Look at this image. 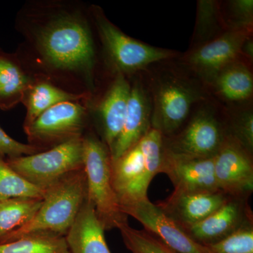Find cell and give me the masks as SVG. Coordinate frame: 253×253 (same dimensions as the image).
Returning a JSON list of instances; mask_svg holds the SVG:
<instances>
[{
    "mask_svg": "<svg viewBox=\"0 0 253 253\" xmlns=\"http://www.w3.org/2000/svg\"><path fill=\"white\" fill-rule=\"evenodd\" d=\"M16 28L23 41L15 54L33 77L89 101L97 95L99 56L90 6L30 1L18 11Z\"/></svg>",
    "mask_w": 253,
    "mask_h": 253,
    "instance_id": "cell-1",
    "label": "cell"
},
{
    "mask_svg": "<svg viewBox=\"0 0 253 253\" xmlns=\"http://www.w3.org/2000/svg\"><path fill=\"white\" fill-rule=\"evenodd\" d=\"M44 191L41 208L33 219L6 236L0 244L11 242L33 233H51L66 236L86 200L84 168L63 176Z\"/></svg>",
    "mask_w": 253,
    "mask_h": 253,
    "instance_id": "cell-2",
    "label": "cell"
},
{
    "mask_svg": "<svg viewBox=\"0 0 253 253\" xmlns=\"http://www.w3.org/2000/svg\"><path fill=\"white\" fill-rule=\"evenodd\" d=\"M148 90L152 106L151 128L163 137L177 133L194 105L207 98L206 89L199 83L169 70L154 76Z\"/></svg>",
    "mask_w": 253,
    "mask_h": 253,
    "instance_id": "cell-3",
    "label": "cell"
},
{
    "mask_svg": "<svg viewBox=\"0 0 253 253\" xmlns=\"http://www.w3.org/2000/svg\"><path fill=\"white\" fill-rule=\"evenodd\" d=\"M90 9L104 61L113 76L121 73L128 77L154 63L178 56L173 50L149 45L126 36L99 6L90 5Z\"/></svg>",
    "mask_w": 253,
    "mask_h": 253,
    "instance_id": "cell-4",
    "label": "cell"
},
{
    "mask_svg": "<svg viewBox=\"0 0 253 253\" xmlns=\"http://www.w3.org/2000/svg\"><path fill=\"white\" fill-rule=\"evenodd\" d=\"M84 169L86 179V199L104 230L117 229L127 221L121 211L111 178V158L104 141L90 126L83 135Z\"/></svg>",
    "mask_w": 253,
    "mask_h": 253,
    "instance_id": "cell-5",
    "label": "cell"
},
{
    "mask_svg": "<svg viewBox=\"0 0 253 253\" xmlns=\"http://www.w3.org/2000/svg\"><path fill=\"white\" fill-rule=\"evenodd\" d=\"M6 161L23 179L44 191L69 173L84 168L83 136L38 154L6 158Z\"/></svg>",
    "mask_w": 253,
    "mask_h": 253,
    "instance_id": "cell-6",
    "label": "cell"
},
{
    "mask_svg": "<svg viewBox=\"0 0 253 253\" xmlns=\"http://www.w3.org/2000/svg\"><path fill=\"white\" fill-rule=\"evenodd\" d=\"M91 124L86 103L68 101L47 110L23 130L28 144L44 151L83 137Z\"/></svg>",
    "mask_w": 253,
    "mask_h": 253,
    "instance_id": "cell-7",
    "label": "cell"
},
{
    "mask_svg": "<svg viewBox=\"0 0 253 253\" xmlns=\"http://www.w3.org/2000/svg\"><path fill=\"white\" fill-rule=\"evenodd\" d=\"M227 136L225 121L210 106L195 113L184 129L163 137V149L174 156L212 158L217 154Z\"/></svg>",
    "mask_w": 253,
    "mask_h": 253,
    "instance_id": "cell-8",
    "label": "cell"
},
{
    "mask_svg": "<svg viewBox=\"0 0 253 253\" xmlns=\"http://www.w3.org/2000/svg\"><path fill=\"white\" fill-rule=\"evenodd\" d=\"M251 36V29L227 30L214 41L189 50L183 63L206 86L221 69L241 57L243 43Z\"/></svg>",
    "mask_w": 253,
    "mask_h": 253,
    "instance_id": "cell-9",
    "label": "cell"
},
{
    "mask_svg": "<svg viewBox=\"0 0 253 253\" xmlns=\"http://www.w3.org/2000/svg\"><path fill=\"white\" fill-rule=\"evenodd\" d=\"M106 90L86 104L91 123L99 129L101 140L109 151L122 130L130 93L131 83L128 77L116 73Z\"/></svg>",
    "mask_w": 253,
    "mask_h": 253,
    "instance_id": "cell-10",
    "label": "cell"
},
{
    "mask_svg": "<svg viewBox=\"0 0 253 253\" xmlns=\"http://www.w3.org/2000/svg\"><path fill=\"white\" fill-rule=\"evenodd\" d=\"M126 216H131L159 238L176 253H212L207 246L191 237L180 226L168 217L157 205L146 198L121 208Z\"/></svg>",
    "mask_w": 253,
    "mask_h": 253,
    "instance_id": "cell-11",
    "label": "cell"
},
{
    "mask_svg": "<svg viewBox=\"0 0 253 253\" xmlns=\"http://www.w3.org/2000/svg\"><path fill=\"white\" fill-rule=\"evenodd\" d=\"M214 176L229 196H249L253 189V154L230 136L214 157Z\"/></svg>",
    "mask_w": 253,
    "mask_h": 253,
    "instance_id": "cell-12",
    "label": "cell"
},
{
    "mask_svg": "<svg viewBox=\"0 0 253 253\" xmlns=\"http://www.w3.org/2000/svg\"><path fill=\"white\" fill-rule=\"evenodd\" d=\"M160 173H164L169 177L175 192L220 191L214 176V157H182L169 154L163 149Z\"/></svg>",
    "mask_w": 253,
    "mask_h": 253,
    "instance_id": "cell-13",
    "label": "cell"
},
{
    "mask_svg": "<svg viewBox=\"0 0 253 253\" xmlns=\"http://www.w3.org/2000/svg\"><path fill=\"white\" fill-rule=\"evenodd\" d=\"M248 196H230L217 211L197 224L182 228L200 244H214L238 230L250 221L253 214Z\"/></svg>",
    "mask_w": 253,
    "mask_h": 253,
    "instance_id": "cell-14",
    "label": "cell"
},
{
    "mask_svg": "<svg viewBox=\"0 0 253 253\" xmlns=\"http://www.w3.org/2000/svg\"><path fill=\"white\" fill-rule=\"evenodd\" d=\"M151 96L140 80L131 83L130 93L122 130L110 151L111 161L137 144L151 128Z\"/></svg>",
    "mask_w": 253,
    "mask_h": 253,
    "instance_id": "cell-15",
    "label": "cell"
},
{
    "mask_svg": "<svg viewBox=\"0 0 253 253\" xmlns=\"http://www.w3.org/2000/svg\"><path fill=\"white\" fill-rule=\"evenodd\" d=\"M223 191L172 193L158 203L163 212L181 228L194 225L211 215L229 199Z\"/></svg>",
    "mask_w": 253,
    "mask_h": 253,
    "instance_id": "cell-16",
    "label": "cell"
},
{
    "mask_svg": "<svg viewBox=\"0 0 253 253\" xmlns=\"http://www.w3.org/2000/svg\"><path fill=\"white\" fill-rule=\"evenodd\" d=\"M251 63L242 56L221 69L206 86L219 99L231 104H244L252 98L253 76Z\"/></svg>",
    "mask_w": 253,
    "mask_h": 253,
    "instance_id": "cell-17",
    "label": "cell"
},
{
    "mask_svg": "<svg viewBox=\"0 0 253 253\" xmlns=\"http://www.w3.org/2000/svg\"><path fill=\"white\" fill-rule=\"evenodd\" d=\"M104 229L93 205L86 199L65 238L71 253H111Z\"/></svg>",
    "mask_w": 253,
    "mask_h": 253,
    "instance_id": "cell-18",
    "label": "cell"
},
{
    "mask_svg": "<svg viewBox=\"0 0 253 253\" xmlns=\"http://www.w3.org/2000/svg\"><path fill=\"white\" fill-rule=\"evenodd\" d=\"M34 80L15 53L0 49V109L9 111L21 104Z\"/></svg>",
    "mask_w": 253,
    "mask_h": 253,
    "instance_id": "cell-19",
    "label": "cell"
},
{
    "mask_svg": "<svg viewBox=\"0 0 253 253\" xmlns=\"http://www.w3.org/2000/svg\"><path fill=\"white\" fill-rule=\"evenodd\" d=\"M163 136L151 128L139 141L144 158V169L139 179L119 200L120 206H126L148 198L147 191L151 181L161 171L163 158Z\"/></svg>",
    "mask_w": 253,
    "mask_h": 253,
    "instance_id": "cell-20",
    "label": "cell"
},
{
    "mask_svg": "<svg viewBox=\"0 0 253 253\" xmlns=\"http://www.w3.org/2000/svg\"><path fill=\"white\" fill-rule=\"evenodd\" d=\"M68 101H81L87 104L89 99L86 96L68 92L50 82L35 78L21 102L26 108L23 129L53 106Z\"/></svg>",
    "mask_w": 253,
    "mask_h": 253,
    "instance_id": "cell-21",
    "label": "cell"
},
{
    "mask_svg": "<svg viewBox=\"0 0 253 253\" xmlns=\"http://www.w3.org/2000/svg\"><path fill=\"white\" fill-rule=\"evenodd\" d=\"M227 30L221 10V1L199 0L194 34L189 50L214 41Z\"/></svg>",
    "mask_w": 253,
    "mask_h": 253,
    "instance_id": "cell-22",
    "label": "cell"
},
{
    "mask_svg": "<svg viewBox=\"0 0 253 253\" xmlns=\"http://www.w3.org/2000/svg\"><path fill=\"white\" fill-rule=\"evenodd\" d=\"M42 199L14 198L0 201V242L33 219Z\"/></svg>",
    "mask_w": 253,
    "mask_h": 253,
    "instance_id": "cell-23",
    "label": "cell"
},
{
    "mask_svg": "<svg viewBox=\"0 0 253 253\" xmlns=\"http://www.w3.org/2000/svg\"><path fill=\"white\" fill-rule=\"evenodd\" d=\"M144 169V158L139 142L111 161L112 184L118 201L135 184Z\"/></svg>",
    "mask_w": 253,
    "mask_h": 253,
    "instance_id": "cell-24",
    "label": "cell"
},
{
    "mask_svg": "<svg viewBox=\"0 0 253 253\" xmlns=\"http://www.w3.org/2000/svg\"><path fill=\"white\" fill-rule=\"evenodd\" d=\"M0 253H71L65 236L33 233L11 242L0 244Z\"/></svg>",
    "mask_w": 253,
    "mask_h": 253,
    "instance_id": "cell-25",
    "label": "cell"
},
{
    "mask_svg": "<svg viewBox=\"0 0 253 253\" xmlns=\"http://www.w3.org/2000/svg\"><path fill=\"white\" fill-rule=\"evenodd\" d=\"M43 190L33 186L17 174L0 156V201L14 198H44Z\"/></svg>",
    "mask_w": 253,
    "mask_h": 253,
    "instance_id": "cell-26",
    "label": "cell"
},
{
    "mask_svg": "<svg viewBox=\"0 0 253 253\" xmlns=\"http://www.w3.org/2000/svg\"><path fill=\"white\" fill-rule=\"evenodd\" d=\"M123 242L131 253H176L149 231L131 227L128 221L118 226Z\"/></svg>",
    "mask_w": 253,
    "mask_h": 253,
    "instance_id": "cell-27",
    "label": "cell"
},
{
    "mask_svg": "<svg viewBox=\"0 0 253 253\" xmlns=\"http://www.w3.org/2000/svg\"><path fill=\"white\" fill-rule=\"evenodd\" d=\"M225 121L227 135L253 154V111L250 105L233 109Z\"/></svg>",
    "mask_w": 253,
    "mask_h": 253,
    "instance_id": "cell-28",
    "label": "cell"
},
{
    "mask_svg": "<svg viewBox=\"0 0 253 253\" xmlns=\"http://www.w3.org/2000/svg\"><path fill=\"white\" fill-rule=\"evenodd\" d=\"M212 253H253V221L214 244L207 245Z\"/></svg>",
    "mask_w": 253,
    "mask_h": 253,
    "instance_id": "cell-29",
    "label": "cell"
},
{
    "mask_svg": "<svg viewBox=\"0 0 253 253\" xmlns=\"http://www.w3.org/2000/svg\"><path fill=\"white\" fill-rule=\"evenodd\" d=\"M221 10L228 30H253V0H231L225 4L221 3Z\"/></svg>",
    "mask_w": 253,
    "mask_h": 253,
    "instance_id": "cell-30",
    "label": "cell"
},
{
    "mask_svg": "<svg viewBox=\"0 0 253 253\" xmlns=\"http://www.w3.org/2000/svg\"><path fill=\"white\" fill-rule=\"evenodd\" d=\"M41 152V150L29 144H23L8 135L0 126V156L6 158L30 156Z\"/></svg>",
    "mask_w": 253,
    "mask_h": 253,
    "instance_id": "cell-31",
    "label": "cell"
},
{
    "mask_svg": "<svg viewBox=\"0 0 253 253\" xmlns=\"http://www.w3.org/2000/svg\"><path fill=\"white\" fill-rule=\"evenodd\" d=\"M241 56L248 62L252 64L253 61V36L249 37L243 43L241 49Z\"/></svg>",
    "mask_w": 253,
    "mask_h": 253,
    "instance_id": "cell-32",
    "label": "cell"
}]
</instances>
